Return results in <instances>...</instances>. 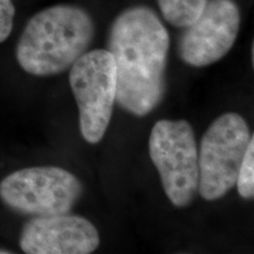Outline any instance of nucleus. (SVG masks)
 Returning a JSON list of instances; mask_svg holds the SVG:
<instances>
[{
    "label": "nucleus",
    "mask_w": 254,
    "mask_h": 254,
    "mask_svg": "<svg viewBox=\"0 0 254 254\" xmlns=\"http://www.w3.org/2000/svg\"><path fill=\"white\" fill-rule=\"evenodd\" d=\"M168 32L151 7L124 9L111 25L107 51L116 64V101L135 117L157 109L166 91Z\"/></svg>",
    "instance_id": "f257e3e1"
},
{
    "label": "nucleus",
    "mask_w": 254,
    "mask_h": 254,
    "mask_svg": "<svg viewBox=\"0 0 254 254\" xmlns=\"http://www.w3.org/2000/svg\"><path fill=\"white\" fill-rule=\"evenodd\" d=\"M94 32L93 19L84 8L51 6L27 21L17 44V62L36 77L59 74L86 52Z\"/></svg>",
    "instance_id": "f03ea898"
},
{
    "label": "nucleus",
    "mask_w": 254,
    "mask_h": 254,
    "mask_svg": "<svg viewBox=\"0 0 254 254\" xmlns=\"http://www.w3.org/2000/svg\"><path fill=\"white\" fill-rule=\"evenodd\" d=\"M81 194L80 180L57 166L21 168L0 183V199L4 205L33 218L69 213Z\"/></svg>",
    "instance_id": "7ed1b4c3"
},
{
    "label": "nucleus",
    "mask_w": 254,
    "mask_h": 254,
    "mask_svg": "<svg viewBox=\"0 0 254 254\" xmlns=\"http://www.w3.org/2000/svg\"><path fill=\"white\" fill-rule=\"evenodd\" d=\"M148 150L168 200L180 208L192 204L198 192L199 165L190 124L159 120L152 128Z\"/></svg>",
    "instance_id": "20e7f679"
},
{
    "label": "nucleus",
    "mask_w": 254,
    "mask_h": 254,
    "mask_svg": "<svg viewBox=\"0 0 254 254\" xmlns=\"http://www.w3.org/2000/svg\"><path fill=\"white\" fill-rule=\"evenodd\" d=\"M252 135L238 113H225L209 125L198 152L200 195L215 201L236 186L238 172Z\"/></svg>",
    "instance_id": "39448f33"
},
{
    "label": "nucleus",
    "mask_w": 254,
    "mask_h": 254,
    "mask_svg": "<svg viewBox=\"0 0 254 254\" xmlns=\"http://www.w3.org/2000/svg\"><path fill=\"white\" fill-rule=\"evenodd\" d=\"M69 68V86L78 105L81 135L95 145L104 138L112 118L116 64L107 50H93L86 51Z\"/></svg>",
    "instance_id": "423d86ee"
},
{
    "label": "nucleus",
    "mask_w": 254,
    "mask_h": 254,
    "mask_svg": "<svg viewBox=\"0 0 254 254\" xmlns=\"http://www.w3.org/2000/svg\"><path fill=\"white\" fill-rule=\"evenodd\" d=\"M240 9L233 0H208L198 19L184 27L178 53L193 67H205L230 52L240 30Z\"/></svg>",
    "instance_id": "0eeeda50"
},
{
    "label": "nucleus",
    "mask_w": 254,
    "mask_h": 254,
    "mask_svg": "<svg viewBox=\"0 0 254 254\" xmlns=\"http://www.w3.org/2000/svg\"><path fill=\"white\" fill-rule=\"evenodd\" d=\"M99 245L94 225L68 213L32 218L19 239L21 251L27 254H90Z\"/></svg>",
    "instance_id": "6e6552de"
},
{
    "label": "nucleus",
    "mask_w": 254,
    "mask_h": 254,
    "mask_svg": "<svg viewBox=\"0 0 254 254\" xmlns=\"http://www.w3.org/2000/svg\"><path fill=\"white\" fill-rule=\"evenodd\" d=\"M161 14L168 24L186 27L198 19L208 0H157Z\"/></svg>",
    "instance_id": "1a4fd4ad"
},
{
    "label": "nucleus",
    "mask_w": 254,
    "mask_h": 254,
    "mask_svg": "<svg viewBox=\"0 0 254 254\" xmlns=\"http://www.w3.org/2000/svg\"><path fill=\"white\" fill-rule=\"evenodd\" d=\"M236 186L243 199L252 200L254 196V138L250 140L249 147L241 161Z\"/></svg>",
    "instance_id": "9d476101"
},
{
    "label": "nucleus",
    "mask_w": 254,
    "mask_h": 254,
    "mask_svg": "<svg viewBox=\"0 0 254 254\" xmlns=\"http://www.w3.org/2000/svg\"><path fill=\"white\" fill-rule=\"evenodd\" d=\"M15 15L14 5L11 0H0V44L11 34Z\"/></svg>",
    "instance_id": "9b49d317"
},
{
    "label": "nucleus",
    "mask_w": 254,
    "mask_h": 254,
    "mask_svg": "<svg viewBox=\"0 0 254 254\" xmlns=\"http://www.w3.org/2000/svg\"><path fill=\"white\" fill-rule=\"evenodd\" d=\"M9 253H11L9 251H5V250L0 249V254H9Z\"/></svg>",
    "instance_id": "f8f14e48"
}]
</instances>
